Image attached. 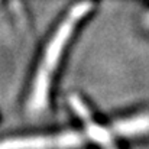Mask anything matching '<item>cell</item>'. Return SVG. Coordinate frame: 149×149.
Returning <instances> with one entry per match:
<instances>
[{
    "instance_id": "obj_1",
    "label": "cell",
    "mask_w": 149,
    "mask_h": 149,
    "mask_svg": "<svg viewBox=\"0 0 149 149\" xmlns=\"http://www.w3.org/2000/svg\"><path fill=\"white\" fill-rule=\"evenodd\" d=\"M90 9H91L90 1L78 3L77 6H74L70 10L67 17L56 28L54 36L51 38L49 44L44 52L42 61H41L38 71L35 74V78H33V86H32V91H31V97H29V107L32 110H41L45 106L48 91H49L52 72L62 55L64 47L68 42V39L71 38V33H72L74 28L77 26V23L90 12Z\"/></svg>"
},
{
    "instance_id": "obj_2",
    "label": "cell",
    "mask_w": 149,
    "mask_h": 149,
    "mask_svg": "<svg viewBox=\"0 0 149 149\" xmlns=\"http://www.w3.org/2000/svg\"><path fill=\"white\" fill-rule=\"evenodd\" d=\"M87 136L77 132H64L56 135L17 136L0 141V149H74L80 148Z\"/></svg>"
},
{
    "instance_id": "obj_3",
    "label": "cell",
    "mask_w": 149,
    "mask_h": 149,
    "mask_svg": "<svg viewBox=\"0 0 149 149\" xmlns=\"http://www.w3.org/2000/svg\"><path fill=\"white\" fill-rule=\"evenodd\" d=\"M113 130L117 135H138L149 130V116H139V117H132L126 119L123 122H119L114 125Z\"/></svg>"
},
{
    "instance_id": "obj_4",
    "label": "cell",
    "mask_w": 149,
    "mask_h": 149,
    "mask_svg": "<svg viewBox=\"0 0 149 149\" xmlns=\"http://www.w3.org/2000/svg\"><path fill=\"white\" fill-rule=\"evenodd\" d=\"M148 25H149V17H148Z\"/></svg>"
}]
</instances>
